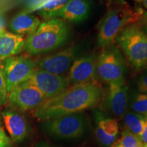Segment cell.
<instances>
[{
	"mask_svg": "<svg viewBox=\"0 0 147 147\" xmlns=\"http://www.w3.org/2000/svg\"><path fill=\"white\" fill-rule=\"evenodd\" d=\"M104 97V92L99 83L75 84L46 100L32 114L38 120L45 121L69 114L82 113L97 106Z\"/></svg>",
	"mask_w": 147,
	"mask_h": 147,
	"instance_id": "obj_1",
	"label": "cell"
},
{
	"mask_svg": "<svg viewBox=\"0 0 147 147\" xmlns=\"http://www.w3.org/2000/svg\"><path fill=\"white\" fill-rule=\"evenodd\" d=\"M141 8H133L127 3L114 5L103 18L99 25L97 44L106 48L113 45L118 35L129 25L141 24L144 20Z\"/></svg>",
	"mask_w": 147,
	"mask_h": 147,
	"instance_id": "obj_2",
	"label": "cell"
},
{
	"mask_svg": "<svg viewBox=\"0 0 147 147\" xmlns=\"http://www.w3.org/2000/svg\"><path fill=\"white\" fill-rule=\"evenodd\" d=\"M69 28L65 21L59 18L42 22L25 40L23 51L29 56H38L58 49L67 40Z\"/></svg>",
	"mask_w": 147,
	"mask_h": 147,
	"instance_id": "obj_3",
	"label": "cell"
},
{
	"mask_svg": "<svg viewBox=\"0 0 147 147\" xmlns=\"http://www.w3.org/2000/svg\"><path fill=\"white\" fill-rule=\"evenodd\" d=\"M140 25H129L117 38L129 65L138 71L145 69L147 65V36Z\"/></svg>",
	"mask_w": 147,
	"mask_h": 147,
	"instance_id": "obj_4",
	"label": "cell"
},
{
	"mask_svg": "<svg viewBox=\"0 0 147 147\" xmlns=\"http://www.w3.org/2000/svg\"><path fill=\"white\" fill-rule=\"evenodd\" d=\"M126 63L121 51L112 45L104 48L97 57L96 75L106 83H125Z\"/></svg>",
	"mask_w": 147,
	"mask_h": 147,
	"instance_id": "obj_5",
	"label": "cell"
},
{
	"mask_svg": "<svg viewBox=\"0 0 147 147\" xmlns=\"http://www.w3.org/2000/svg\"><path fill=\"white\" fill-rule=\"evenodd\" d=\"M45 128L53 136L64 139L81 137L87 127V119L84 114H69L45 121Z\"/></svg>",
	"mask_w": 147,
	"mask_h": 147,
	"instance_id": "obj_6",
	"label": "cell"
},
{
	"mask_svg": "<svg viewBox=\"0 0 147 147\" xmlns=\"http://www.w3.org/2000/svg\"><path fill=\"white\" fill-rule=\"evenodd\" d=\"M3 68L9 93L17 86L26 82L36 67L35 60L25 54L5 59Z\"/></svg>",
	"mask_w": 147,
	"mask_h": 147,
	"instance_id": "obj_7",
	"label": "cell"
},
{
	"mask_svg": "<svg viewBox=\"0 0 147 147\" xmlns=\"http://www.w3.org/2000/svg\"><path fill=\"white\" fill-rule=\"evenodd\" d=\"M80 53V47L78 45H72L59 52L35 59L36 69L63 76L64 74L69 71Z\"/></svg>",
	"mask_w": 147,
	"mask_h": 147,
	"instance_id": "obj_8",
	"label": "cell"
},
{
	"mask_svg": "<svg viewBox=\"0 0 147 147\" xmlns=\"http://www.w3.org/2000/svg\"><path fill=\"white\" fill-rule=\"evenodd\" d=\"M46 100L39 89L26 81L9 92L7 103L10 108L27 112L34 111Z\"/></svg>",
	"mask_w": 147,
	"mask_h": 147,
	"instance_id": "obj_9",
	"label": "cell"
},
{
	"mask_svg": "<svg viewBox=\"0 0 147 147\" xmlns=\"http://www.w3.org/2000/svg\"><path fill=\"white\" fill-rule=\"evenodd\" d=\"M38 89L46 99L56 96L69 87L67 77L36 69L27 80Z\"/></svg>",
	"mask_w": 147,
	"mask_h": 147,
	"instance_id": "obj_10",
	"label": "cell"
},
{
	"mask_svg": "<svg viewBox=\"0 0 147 147\" xmlns=\"http://www.w3.org/2000/svg\"><path fill=\"white\" fill-rule=\"evenodd\" d=\"M97 57L95 54H88L76 58L69 69L67 77L69 85L99 83L96 75Z\"/></svg>",
	"mask_w": 147,
	"mask_h": 147,
	"instance_id": "obj_11",
	"label": "cell"
},
{
	"mask_svg": "<svg viewBox=\"0 0 147 147\" xmlns=\"http://www.w3.org/2000/svg\"><path fill=\"white\" fill-rule=\"evenodd\" d=\"M104 106L115 118L123 119L127 111L129 87L125 83L108 84Z\"/></svg>",
	"mask_w": 147,
	"mask_h": 147,
	"instance_id": "obj_12",
	"label": "cell"
},
{
	"mask_svg": "<svg viewBox=\"0 0 147 147\" xmlns=\"http://www.w3.org/2000/svg\"><path fill=\"white\" fill-rule=\"evenodd\" d=\"M95 137L104 146H111L119 135V125L116 119L106 115L101 110H95Z\"/></svg>",
	"mask_w": 147,
	"mask_h": 147,
	"instance_id": "obj_13",
	"label": "cell"
},
{
	"mask_svg": "<svg viewBox=\"0 0 147 147\" xmlns=\"http://www.w3.org/2000/svg\"><path fill=\"white\" fill-rule=\"evenodd\" d=\"M1 117L9 135L14 142L23 140L28 134L27 119L21 111L8 108L1 113Z\"/></svg>",
	"mask_w": 147,
	"mask_h": 147,
	"instance_id": "obj_14",
	"label": "cell"
},
{
	"mask_svg": "<svg viewBox=\"0 0 147 147\" xmlns=\"http://www.w3.org/2000/svg\"><path fill=\"white\" fill-rule=\"evenodd\" d=\"M91 7L89 0H69L58 12L56 18L71 23H81L89 17Z\"/></svg>",
	"mask_w": 147,
	"mask_h": 147,
	"instance_id": "obj_15",
	"label": "cell"
},
{
	"mask_svg": "<svg viewBox=\"0 0 147 147\" xmlns=\"http://www.w3.org/2000/svg\"><path fill=\"white\" fill-rule=\"evenodd\" d=\"M25 40L24 36L6 30L0 33V60L19 55L23 51Z\"/></svg>",
	"mask_w": 147,
	"mask_h": 147,
	"instance_id": "obj_16",
	"label": "cell"
},
{
	"mask_svg": "<svg viewBox=\"0 0 147 147\" xmlns=\"http://www.w3.org/2000/svg\"><path fill=\"white\" fill-rule=\"evenodd\" d=\"M40 24L41 21L38 16L23 11L11 20L9 27L14 34L28 36L38 29Z\"/></svg>",
	"mask_w": 147,
	"mask_h": 147,
	"instance_id": "obj_17",
	"label": "cell"
},
{
	"mask_svg": "<svg viewBox=\"0 0 147 147\" xmlns=\"http://www.w3.org/2000/svg\"><path fill=\"white\" fill-rule=\"evenodd\" d=\"M69 0H36L30 3L27 10L28 13L38 12L45 21L56 18L57 14L68 2Z\"/></svg>",
	"mask_w": 147,
	"mask_h": 147,
	"instance_id": "obj_18",
	"label": "cell"
},
{
	"mask_svg": "<svg viewBox=\"0 0 147 147\" xmlns=\"http://www.w3.org/2000/svg\"><path fill=\"white\" fill-rule=\"evenodd\" d=\"M125 130L140 136L145 122V116L127 110L122 119Z\"/></svg>",
	"mask_w": 147,
	"mask_h": 147,
	"instance_id": "obj_19",
	"label": "cell"
},
{
	"mask_svg": "<svg viewBox=\"0 0 147 147\" xmlns=\"http://www.w3.org/2000/svg\"><path fill=\"white\" fill-rule=\"evenodd\" d=\"M130 110L142 115H147V95L139 92H131L129 94Z\"/></svg>",
	"mask_w": 147,
	"mask_h": 147,
	"instance_id": "obj_20",
	"label": "cell"
},
{
	"mask_svg": "<svg viewBox=\"0 0 147 147\" xmlns=\"http://www.w3.org/2000/svg\"><path fill=\"white\" fill-rule=\"evenodd\" d=\"M111 147H144L140 137L125 130L121 137L113 143Z\"/></svg>",
	"mask_w": 147,
	"mask_h": 147,
	"instance_id": "obj_21",
	"label": "cell"
},
{
	"mask_svg": "<svg viewBox=\"0 0 147 147\" xmlns=\"http://www.w3.org/2000/svg\"><path fill=\"white\" fill-rule=\"evenodd\" d=\"M8 91L7 89L6 80L2 66L0 64V106L8 102Z\"/></svg>",
	"mask_w": 147,
	"mask_h": 147,
	"instance_id": "obj_22",
	"label": "cell"
},
{
	"mask_svg": "<svg viewBox=\"0 0 147 147\" xmlns=\"http://www.w3.org/2000/svg\"><path fill=\"white\" fill-rule=\"evenodd\" d=\"M136 85L139 93L147 95V71L138 78Z\"/></svg>",
	"mask_w": 147,
	"mask_h": 147,
	"instance_id": "obj_23",
	"label": "cell"
},
{
	"mask_svg": "<svg viewBox=\"0 0 147 147\" xmlns=\"http://www.w3.org/2000/svg\"><path fill=\"white\" fill-rule=\"evenodd\" d=\"M11 140L3 129L0 119V147H10Z\"/></svg>",
	"mask_w": 147,
	"mask_h": 147,
	"instance_id": "obj_24",
	"label": "cell"
},
{
	"mask_svg": "<svg viewBox=\"0 0 147 147\" xmlns=\"http://www.w3.org/2000/svg\"><path fill=\"white\" fill-rule=\"evenodd\" d=\"M141 141L144 146H147V115H145V122L142 131L140 136Z\"/></svg>",
	"mask_w": 147,
	"mask_h": 147,
	"instance_id": "obj_25",
	"label": "cell"
},
{
	"mask_svg": "<svg viewBox=\"0 0 147 147\" xmlns=\"http://www.w3.org/2000/svg\"><path fill=\"white\" fill-rule=\"evenodd\" d=\"M5 20L2 14H0V33L5 31Z\"/></svg>",
	"mask_w": 147,
	"mask_h": 147,
	"instance_id": "obj_26",
	"label": "cell"
},
{
	"mask_svg": "<svg viewBox=\"0 0 147 147\" xmlns=\"http://www.w3.org/2000/svg\"><path fill=\"white\" fill-rule=\"evenodd\" d=\"M126 3L125 0H108V6H112V5H119L123 4Z\"/></svg>",
	"mask_w": 147,
	"mask_h": 147,
	"instance_id": "obj_27",
	"label": "cell"
},
{
	"mask_svg": "<svg viewBox=\"0 0 147 147\" xmlns=\"http://www.w3.org/2000/svg\"><path fill=\"white\" fill-rule=\"evenodd\" d=\"M141 25H142V29L143 30V32L145 33V34L147 36V19H145L143 21V22L141 23Z\"/></svg>",
	"mask_w": 147,
	"mask_h": 147,
	"instance_id": "obj_28",
	"label": "cell"
},
{
	"mask_svg": "<svg viewBox=\"0 0 147 147\" xmlns=\"http://www.w3.org/2000/svg\"><path fill=\"white\" fill-rule=\"evenodd\" d=\"M142 3L143 6H144V8H146L147 10V0H143Z\"/></svg>",
	"mask_w": 147,
	"mask_h": 147,
	"instance_id": "obj_29",
	"label": "cell"
},
{
	"mask_svg": "<svg viewBox=\"0 0 147 147\" xmlns=\"http://www.w3.org/2000/svg\"><path fill=\"white\" fill-rule=\"evenodd\" d=\"M132 1H135V2H137V3H141L142 2L143 0H132Z\"/></svg>",
	"mask_w": 147,
	"mask_h": 147,
	"instance_id": "obj_30",
	"label": "cell"
},
{
	"mask_svg": "<svg viewBox=\"0 0 147 147\" xmlns=\"http://www.w3.org/2000/svg\"><path fill=\"white\" fill-rule=\"evenodd\" d=\"M144 17H145V19H147V12H144Z\"/></svg>",
	"mask_w": 147,
	"mask_h": 147,
	"instance_id": "obj_31",
	"label": "cell"
},
{
	"mask_svg": "<svg viewBox=\"0 0 147 147\" xmlns=\"http://www.w3.org/2000/svg\"><path fill=\"white\" fill-rule=\"evenodd\" d=\"M145 71H147V65L146 66V67H145Z\"/></svg>",
	"mask_w": 147,
	"mask_h": 147,
	"instance_id": "obj_32",
	"label": "cell"
},
{
	"mask_svg": "<svg viewBox=\"0 0 147 147\" xmlns=\"http://www.w3.org/2000/svg\"><path fill=\"white\" fill-rule=\"evenodd\" d=\"M1 60H0V64H1Z\"/></svg>",
	"mask_w": 147,
	"mask_h": 147,
	"instance_id": "obj_33",
	"label": "cell"
},
{
	"mask_svg": "<svg viewBox=\"0 0 147 147\" xmlns=\"http://www.w3.org/2000/svg\"><path fill=\"white\" fill-rule=\"evenodd\" d=\"M144 147H147V146H144Z\"/></svg>",
	"mask_w": 147,
	"mask_h": 147,
	"instance_id": "obj_34",
	"label": "cell"
},
{
	"mask_svg": "<svg viewBox=\"0 0 147 147\" xmlns=\"http://www.w3.org/2000/svg\"><path fill=\"white\" fill-rule=\"evenodd\" d=\"M0 119H1V117H0Z\"/></svg>",
	"mask_w": 147,
	"mask_h": 147,
	"instance_id": "obj_35",
	"label": "cell"
}]
</instances>
